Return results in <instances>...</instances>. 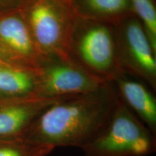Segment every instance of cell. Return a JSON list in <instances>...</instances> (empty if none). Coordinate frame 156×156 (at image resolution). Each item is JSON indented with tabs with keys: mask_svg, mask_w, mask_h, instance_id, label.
Masks as SVG:
<instances>
[{
	"mask_svg": "<svg viewBox=\"0 0 156 156\" xmlns=\"http://www.w3.org/2000/svg\"><path fill=\"white\" fill-rule=\"evenodd\" d=\"M63 98L29 96L0 101V139L22 136L46 108Z\"/></svg>",
	"mask_w": 156,
	"mask_h": 156,
	"instance_id": "ba28073f",
	"label": "cell"
},
{
	"mask_svg": "<svg viewBox=\"0 0 156 156\" xmlns=\"http://www.w3.org/2000/svg\"><path fill=\"white\" fill-rule=\"evenodd\" d=\"M121 100L131 108L153 134L156 132V99L143 84L127 78L117 77Z\"/></svg>",
	"mask_w": 156,
	"mask_h": 156,
	"instance_id": "9c48e42d",
	"label": "cell"
},
{
	"mask_svg": "<svg viewBox=\"0 0 156 156\" xmlns=\"http://www.w3.org/2000/svg\"><path fill=\"white\" fill-rule=\"evenodd\" d=\"M70 54L84 68L108 82L119 77L123 70L114 29L108 23L79 17Z\"/></svg>",
	"mask_w": 156,
	"mask_h": 156,
	"instance_id": "277c9868",
	"label": "cell"
},
{
	"mask_svg": "<svg viewBox=\"0 0 156 156\" xmlns=\"http://www.w3.org/2000/svg\"><path fill=\"white\" fill-rule=\"evenodd\" d=\"M120 63L155 87V51L142 23L132 15L114 25Z\"/></svg>",
	"mask_w": 156,
	"mask_h": 156,
	"instance_id": "8992f818",
	"label": "cell"
},
{
	"mask_svg": "<svg viewBox=\"0 0 156 156\" xmlns=\"http://www.w3.org/2000/svg\"><path fill=\"white\" fill-rule=\"evenodd\" d=\"M26 0H0V12L19 9Z\"/></svg>",
	"mask_w": 156,
	"mask_h": 156,
	"instance_id": "5bb4252c",
	"label": "cell"
},
{
	"mask_svg": "<svg viewBox=\"0 0 156 156\" xmlns=\"http://www.w3.org/2000/svg\"><path fill=\"white\" fill-rule=\"evenodd\" d=\"M42 59L20 9L0 12V61L13 67L36 70Z\"/></svg>",
	"mask_w": 156,
	"mask_h": 156,
	"instance_id": "52a82bcc",
	"label": "cell"
},
{
	"mask_svg": "<svg viewBox=\"0 0 156 156\" xmlns=\"http://www.w3.org/2000/svg\"><path fill=\"white\" fill-rule=\"evenodd\" d=\"M20 11L43 58L72 57L78 15L71 0H26Z\"/></svg>",
	"mask_w": 156,
	"mask_h": 156,
	"instance_id": "7a4b0ae2",
	"label": "cell"
},
{
	"mask_svg": "<svg viewBox=\"0 0 156 156\" xmlns=\"http://www.w3.org/2000/svg\"><path fill=\"white\" fill-rule=\"evenodd\" d=\"M0 64H4V63H3V62H2L1 61H0Z\"/></svg>",
	"mask_w": 156,
	"mask_h": 156,
	"instance_id": "9a60e30c",
	"label": "cell"
},
{
	"mask_svg": "<svg viewBox=\"0 0 156 156\" xmlns=\"http://www.w3.org/2000/svg\"><path fill=\"white\" fill-rule=\"evenodd\" d=\"M54 148L22 136L0 139V156H47Z\"/></svg>",
	"mask_w": 156,
	"mask_h": 156,
	"instance_id": "7c38bea8",
	"label": "cell"
},
{
	"mask_svg": "<svg viewBox=\"0 0 156 156\" xmlns=\"http://www.w3.org/2000/svg\"><path fill=\"white\" fill-rule=\"evenodd\" d=\"M134 15L145 29L153 49L156 51V7L155 0H130Z\"/></svg>",
	"mask_w": 156,
	"mask_h": 156,
	"instance_id": "4fadbf2b",
	"label": "cell"
},
{
	"mask_svg": "<svg viewBox=\"0 0 156 156\" xmlns=\"http://www.w3.org/2000/svg\"><path fill=\"white\" fill-rule=\"evenodd\" d=\"M36 86L35 70L0 64V101L35 96Z\"/></svg>",
	"mask_w": 156,
	"mask_h": 156,
	"instance_id": "8fae6325",
	"label": "cell"
},
{
	"mask_svg": "<svg viewBox=\"0 0 156 156\" xmlns=\"http://www.w3.org/2000/svg\"><path fill=\"white\" fill-rule=\"evenodd\" d=\"M78 17L115 25L134 15L130 0H71Z\"/></svg>",
	"mask_w": 156,
	"mask_h": 156,
	"instance_id": "30bf717a",
	"label": "cell"
},
{
	"mask_svg": "<svg viewBox=\"0 0 156 156\" xmlns=\"http://www.w3.org/2000/svg\"><path fill=\"white\" fill-rule=\"evenodd\" d=\"M35 73L37 80L35 96L46 98L87 93L109 83L91 73L72 57H44Z\"/></svg>",
	"mask_w": 156,
	"mask_h": 156,
	"instance_id": "5b68a950",
	"label": "cell"
},
{
	"mask_svg": "<svg viewBox=\"0 0 156 156\" xmlns=\"http://www.w3.org/2000/svg\"><path fill=\"white\" fill-rule=\"evenodd\" d=\"M119 101L109 83L92 92L64 98L46 108L22 137L54 149H82L106 125Z\"/></svg>",
	"mask_w": 156,
	"mask_h": 156,
	"instance_id": "6da1fadb",
	"label": "cell"
},
{
	"mask_svg": "<svg viewBox=\"0 0 156 156\" xmlns=\"http://www.w3.org/2000/svg\"><path fill=\"white\" fill-rule=\"evenodd\" d=\"M85 156H147L156 151V139L119 98L106 125L82 148Z\"/></svg>",
	"mask_w": 156,
	"mask_h": 156,
	"instance_id": "3957f363",
	"label": "cell"
}]
</instances>
